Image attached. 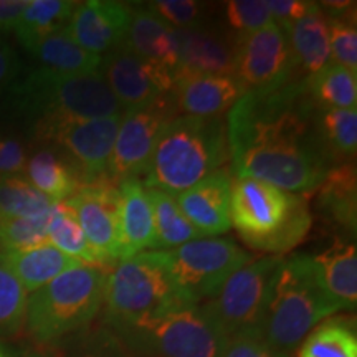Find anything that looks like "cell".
Listing matches in <instances>:
<instances>
[{"label": "cell", "instance_id": "32", "mask_svg": "<svg viewBox=\"0 0 357 357\" xmlns=\"http://www.w3.org/2000/svg\"><path fill=\"white\" fill-rule=\"evenodd\" d=\"M321 139L336 162H351L357 151V109L318 108Z\"/></svg>", "mask_w": 357, "mask_h": 357}, {"label": "cell", "instance_id": "3", "mask_svg": "<svg viewBox=\"0 0 357 357\" xmlns=\"http://www.w3.org/2000/svg\"><path fill=\"white\" fill-rule=\"evenodd\" d=\"M230 222L250 248L281 257L311 230L305 195L289 194L253 177L231 178Z\"/></svg>", "mask_w": 357, "mask_h": 357}, {"label": "cell", "instance_id": "26", "mask_svg": "<svg viewBox=\"0 0 357 357\" xmlns=\"http://www.w3.org/2000/svg\"><path fill=\"white\" fill-rule=\"evenodd\" d=\"M318 189L319 211H324L326 215L333 218L339 227L354 234L357 222L354 164L342 162L334 166Z\"/></svg>", "mask_w": 357, "mask_h": 357}, {"label": "cell", "instance_id": "20", "mask_svg": "<svg viewBox=\"0 0 357 357\" xmlns=\"http://www.w3.org/2000/svg\"><path fill=\"white\" fill-rule=\"evenodd\" d=\"M119 190V261L154 248V213L146 187L139 178L118 184Z\"/></svg>", "mask_w": 357, "mask_h": 357}, {"label": "cell", "instance_id": "21", "mask_svg": "<svg viewBox=\"0 0 357 357\" xmlns=\"http://www.w3.org/2000/svg\"><path fill=\"white\" fill-rule=\"evenodd\" d=\"M123 45L144 60L176 75L178 68L177 30L149 7L132 8L131 22Z\"/></svg>", "mask_w": 357, "mask_h": 357}, {"label": "cell", "instance_id": "40", "mask_svg": "<svg viewBox=\"0 0 357 357\" xmlns=\"http://www.w3.org/2000/svg\"><path fill=\"white\" fill-rule=\"evenodd\" d=\"M222 357H291V354L268 344L260 334H240L229 339Z\"/></svg>", "mask_w": 357, "mask_h": 357}, {"label": "cell", "instance_id": "8", "mask_svg": "<svg viewBox=\"0 0 357 357\" xmlns=\"http://www.w3.org/2000/svg\"><path fill=\"white\" fill-rule=\"evenodd\" d=\"M137 352L151 357H222L229 337L204 306L164 312L121 331Z\"/></svg>", "mask_w": 357, "mask_h": 357}, {"label": "cell", "instance_id": "9", "mask_svg": "<svg viewBox=\"0 0 357 357\" xmlns=\"http://www.w3.org/2000/svg\"><path fill=\"white\" fill-rule=\"evenodd\" d=\"M283 257H263L235 271L204 305L227 337L260 334L276 268Z\"/></svg>", "mask_w": 357, "mask_h": 357}, {"label": "cell", "instance_id": "36", "mask_svg": "<svg viewBox=\"0 0 357 357\" xmlns=\"http://www.w3.org/2000/svg\"><path fill=\"white\" fill-rule=\"evenodd\" d=\"M29 293L0 263V336L19 331L25 321Z\"/></svg>", "mask_w": 357, "mask_h": 357}, {"label": "cell", "instance_id": "43", "mask_svg": "<svg viewBox=\"0 0 357 357\" xmlns=\"http://www.w3.org/2000/svg\"><path fill=\"white\" fill-rule=\"evenodd\" d=\"M29 0H0V32L15 30Z\"/></svg>", "mask_w": 357, "mask_h": 357}, {"label": "cell", "instance_id": "25", "mask_svg": "<svg viewBox=\"0 0 357 357\" xmlns=\"http://www.w3.org/2000/svg\"><path fill=\"white\" fill-rule=\"evenodd\" d=\"M25 178L53 202L68 200L83 184L75 164L63 153L40 149L26 160Z\"/></svg>", "mask_w": 357, "mask_h": 357}, {"label": "cell", "instance_id": "4", "mask_svg": "<svg viewBox=\"0 0 357 357\" xmlns=\"http://www.w3.org/2000/svg\"><path fill=\"white\" fill-rule=\"evenodd\" d=\"M336 311L341 310L319 284L312 257L306 253L283 257L276 268L261 337L278 351L291 354L316 326Z\"/></svg>", "mask_w": 357, "mask_h": 357}, {"label": "cell", "instance_id": "13", "mask_svg": "<svg viewBox=\"0 0 357 357\" xmlns=\"http://www.w3.org/2000/svg\"><path fill=\"white\" fill-rule=\"evenodd\" d=\"M298 66L287 33L278 24L236 42L234 77L243 91H273L293 82Z\"/></svg>", "mask_w": 357, "mask_h": 357}, {"label": "cell", "instance_id": "24", "mask_svg": "<svg viewBox=\"0 0 357 357\" xmlns=\"http://www.w3.org/2000/svg\"><path fill=\"white\" fill-rule=\"evenodd\" d=\"M284 33L288 37L296 66L305 70L307 77L333 61L328 15L319 3L314 2L311 10L284 30Z\"/></svg>", "mask_w": 357, "mask_h": 357}, {"label": "cell", "instance_id": "11", "mask_svg": "<svg viewBox=\"0 0 357 357\" xmlns=\"http://www.w3.org/2000/svg\"><path fill=\"white\" fill-rule=\"evenodd\" d=\"M177 116L178 109L171 93L124 109L108 166L111 181L119 184L128 178H141L159 136Z\"/></svg>", "mask_w": 357, "mask_h": 357}, {"label": "cell", "instance_id": "12", "mask_svg": "<svg viewBox=\"0 0 357 357\" xmlns=\"http://www.w3.org/2000/svg\"><path fill=\"white\" fill-rule=\"evenodd\" d=\"M123 113L96 119H61L37 126L35 134L40 139L60 147V153H63L78 169L84 184L108 176Z\"/></svg>", "mask_w": 357, "mask_h": 357}, {"label": "cell", "instance_id": "33", "mask_svg": "<svg viewBox=\"0 0 357 357\" xmlns=\"http://www.w3.org/2000/svg\"><path fill=\"white\" fill-rule=\"evenodd\" d=\"M298 357H357V336L347 319H328L303 341Z\"/></svg>", "mask_w": 357, "mask_h": 357}, {"label": "cell", "instance_id": "2", "mask_svg": "<svg viewBox=\"0 0 357 357\" xmlns=\"http://www.w3.org/2000/svg\"><path fill=\"white\" fill-rule=\"evenodd\" d=\"M230 160L227 121L177 116L159 136L139 181L147 189L176 195L190 189Z\"/></svg>", "mask_w": 357, "mask_h": 357}, {"label": "cell", "instance_id": "14", "mask_svg": "<svg viewBox=\"0 0 357 357\" xmlns=\"http://www.w3.org/2000/svg\"><path fill=\"white\" fill-rule=\"evenodd\" d=\"M65 202L73 211L102 270L118 265V184L111 181L108 176L84 182Z\"/></svg>", "mask_w": 357, "mask_h": 357}, {"label": "cell", "instance_id": "34", "mask_svg": "<svg viewBox=\"0 0 357 357\" xmlns=\"http://www.w3.org/2000/svg\"><path fill=\"white\" fill-rule=\"evenodd\" d=\"M55 205L22 176L0 174V218H26L50 212Z\"/></svg>", "mask_w": 357, "mask_h": 357}, {"label": "cell", "instance_id": "19", "mask_svg": "<svg viewBox=\"0 0 357 357\" xmlns=\"http://www.w3.org/2000/svg\"><path fill=\"white\" fill-rule=\"evenodd\" d=\"M235 77L225 75H178L174 77L171 95L178 111L197 118H218L243 95Z\"/></svg>", "mask_w": 357, "mask_h": 357}, {"label": "cell", "instance_id": "22", "mask_svg": "<svg viewBox=\"0 0 357 357\" xmlns=\"http://www.w3.org/2000/svg\"><path fill=\"white\" fill-rule=\"evenodd\" d=\"M0 263L20 281L26 293L37 291L56 276L65 273L66 270L83 266L82 261L65 255L52 243H43L25 250L0 252Z\"/></svg>", "mask_w": 357, "mask_h": 357}, {"label": "cell", "instance_id": "6", "mask_svg": "<svg viewBox=\"0 0 357 357\" xmlns=\"http://www.w3.org/2000/svg\"><path fill=\"white\" fill-rule=\"evenodd\" d=\"M106 319L119 333L164 312L195 305L178 287L158 252L121 260L105 283Z\"/></svg>", "mask_w": 357, "mask_h": 357}, {"label": "cell", "instance_id": "29", "mask_svg": "<svg viewBox=\"0 0 357 357\" xmlns=\"http://www.w3.org/2000/svg\"><path fill=\"white\" fill-rule=\"evenodd\" d=\"M307 95L318 108L352 109L357 105V73L336 61L305 77Z\"/></svg>", "mask_w": 357, "mask_h": 357}, {"label": "cell", "instance_id": "41", "mask_svg": "<svg viewBox=\"0 0 357 357\" xmlns=\"http://www.w3.org/2000/svg\"><path fill=\"white\" fill-rule=\"evenodd\" d=\"M26 151L20 139L12 136H0V174L20 176L25 172Z\"/></svg>", "mask_w": 357, "mask_h": 357}, {"label": "cell", "instance_id": "35", "mask_svg": "<svg viewBox=\"0 0 357 357\" xmlns=\"http://www.w3.org/2000/svg\"><path fill=\"white\" fill-rule=\"evenodd\" d=\"M50 217L52 211L37 217L0 218V248L2 252L33 248L48 243Z\"/></svg>", "mask_w": 357, "mask_h": 357}, {"label": "cell", "instance_id": "16", "mask_svg": "<svg viewBox=\"0 0 357 357\" xmlns=\"http://www.w3.org/2000/svg\"><path fill=\"white\" fill-rule=\"evenodd\" d=\"M132 8L113 0H88L78 3L65 30L78 47L93 55L109 53L126 38Z\"/></svg>", "mask_w": 357, "mask_h": 357}, {"label": "cell", "instance_id": "45", "mask_svg": "<svg viewBox=\"0 0 357 357\" xmlns=\"http://www.w3.org/2000/svg\"><path fill=\"white\" fill-rule=\"evenodd\" d=\"M83 357H121L118 351H116L114 346L111 344H101L100 347H96L95 351L88 352Z\"/></svg>", "mask_w": 357, "mask_h": 357}, {"label": "cell", "instance_id": "44", "mask_svg": "<svg viewBox=\"0 0 357 357\" xmlns=\"http://www.w3.org/2000/svg\"><path fill=\"white\" fill-rule=\"evenodd\" d=\"M19 70L20 63L15 52L0 40V88L12 83L19 75Z\"/></svg>", "mask_w": 357, "mask_h": 357}, {"label": "cell", "instance_id": "15", "mask_svg": "<svg viewBox=\"0 0 357 357\" xmlns=\"http://www.w3.org/2000/svg\"><path fill=\"white\" fill-rule=\"evenodd\" d=\"M101 75L123 109L136 108L172 91L174 75L121 47L102 56Z\"/></svg>", "mask_w": 357, "mask_h": 357}, {"label": "cell", "instance_id": "42", "mask_svg": "<svg viewBox=\"0 0 357 357\" xmlns=\"http://www.w3.org/2000/svg\"><path fill=\"white\" fill-rule=\"evenodd\" d=\"M265 6L273 17L275 24H278L284 32L294 22L305 17L314 6V2H307V0H266Z\"/></svg>", "mask_w": 357, "mask_h": 357}, {"label": "cell", "instance_id": "30", "mask_svg": "<svg viewBox=\"0 0 357 357\" xmlns=\"http://www.w3.org/2000/svg\"><path fill=\"white\" fill-rule=\"evenodd\" d=\"M154 213V248L171 250L181 245L205 238L182 213L176 202V197L162 190L147 189Z\"/></svg>", "mask_w": 357, "mask_h": 357}, {"label": "cell", "instance_id": "39", "mask_svg": "<svg viewBox=\"0 0 357 357\" xmlns=\"http://www.w3.org/2000/svg\"><path fill=\"white\" fill-rule=\"evenodd\" d=\"M149 8L176 30L200 25L205 10L204 3L195 0H155L149 3Z\"/></svg>", "mask_w": 357, "mask_h": 357}, {"label": "cell", "instance_id": "7", "mask_svg": "<svg viewBox=\"0 0 357 357\" xmlns=\"http://www.w3.org/2000/svg\"><path fill=\"white\" fill-rule=\"evenodd\" d=\"M105 270L77 266L66 270L26 300V329L40 342H53L91 323L105 298Z\"/></svg>", "mask_w": 357, "mask_h": 357}, {"label": "cell", "instance_id": "46", "mask_svg": "<svg viewBox=\"0 0 357 357\" xmlns=\"http://www.w3.org/2000/svg\"><path fill=\"white\" fill-rule=\"evenodd\" d=\"M0 357H19L15 354V352H13L10 347H7L6 344H2V342H0Z\"/></svg>", "mask_w": 357, "mask_h": 357}, {"label": "cell", "instance_id": "31", "mask_svg": "<svg viewBox=\"0 0 357 357\" xmlns=\"http://www.w3.org/2000/svg\"><path fill=\"white\" fill-rule=\"evenodd\" d=\"M48 243L63 252L65 255L77 258L83 265L101 268L77 217L65 200L63 202H55L52 208L50 225H48Z\"/></svg>", "mask_w": 357, "mask_h": 357}, {"label": "cell", "instance_id": "17", "mask_svg": "<svg viewBox=\"0 0 357 357\" xmlns=\"http://www.w3.org/2000/svg\"><path fill=\"white\" fill-rule=\"evenodd\" d=\"M231 178L230 169L222 167L176 195L178 208L205 238L227 234L231 229Z\"/></svg>", "mask_w": 357, "mask_h": 357}, {"label": "cell", "instance_id": "27", "mask_svg": "<svg viewBox=\"0 0 357 357\" xmlns=\"http://www.w3.org/2000/svg\"><path fill=\"white\" fill-rule=\"evenodd\" d=\"M29 53L38 58L42 68L63 75H86L101 70L102 56L78 47L65 29L47 35Z\"/></svg>", "mask_w": 357, "mask_h": 357}, {"label": "cell", "instance_id": "5", "mask_svg": "<svg viewBox=\"0 0 357 357\" xmlns=\"http://www.w3.org/2000/svg\"><path fill=\"white\" fill-rule=\"evenodd\" d=\"M17 111L33 119L35 128L61 119H96L123 113L101 71L63 75L40 68L13 84Z\"/></svg>", "mask_w": 357, "mask_h": 357}, {"label": "cell", "instance_id": "1", "mask_svg": "<svg viewBox=\"0 0 357 357\" xmlns=\"http://www.w3.org/2000/svg\"><path fill=\"white\" fill-rule=\"evenodd\" d=\"M318 106L305 78L273 91H247L227 114L231 176L265 181L306 195L337 162L318 129Z\"/></svg>", "mask_w": 357, "mask_h": 357}, {"label": "cell", "instance_id": "38", "mask_svg": "<svg viewBox=\"0 0 357 357\" xmlns=\"http://www.w3.org/2000/svg\"><path fill=\"white\" fill-rule=\"evenodd\" d=\"M225 20L236 42L273 24V17L263 0H230L225 2Z\"/></svg>", "mask_w": 357, "mask_h": 357}, {"label": "cell", "instance_id": "28", "mask_svg": "<svg viewBox=\"0 0 357 357\" xmlns=\"http://www.w3.org/2000/svg\"><path fill=\"white\" fill-rule=\"evenodd\" d=\"M77 6L78 2L71 0H29L13 32L30 52L47 35L65 29Z\"/></svg>", "mask_w": 357, "mask_h": 357}, {"label": "cell", "instance_id": "23", "mask_svg": "<svg viewBox=\"0 0 357 357\" xmlns=\"http://www.w3.org/2000/svg\"><path fill=\"white\" fill-rule=\"evenodd\" d=\"M316 276L339 310H354L357 303V250L354 243L337 242L312 257Z\"/></svg>", "mask_w": 357, "mask_h": 357}, {"label": "cell", "instance_id": "10", "mask_svg": "<svg viewBox=\"0 0 357 357\" xmlns=\"http://www.w3.org/2000/svg\"><path fill=\"white\" fill-rule=\"evenodd\" d=\"M178 287L195 305L215 296L235 271L252 255L231 238H199L171 250H155Z\"/></svg>", "mask_w": 357, "mask_h": 357}, {"label": "cell", "instance_id": "37", "mask_svg": "<svg viewBox=\"0 0 357 357\" xmlns=\"http://www.w3.org/2000/svg\"><path fill=\"white\" fill-rule=\"evenodd\" d=\"M331 60L357 73V29L356 17L347 10L328 17Z\"/></svg>", "mask_w": 357, "mask_h": 357}, {"label": "cell", "instance_id": "18", "mask_svg": "<svg viewBox=\"0 0 357 357\" xmlns=\"http://www.w3.org/2000/svg\"><path fill=\"white\" fill-rule=\"evenodd\" d=\"M178 75H225L234 77L236 40L231 33L200 24L177 30Z\"/></svg>", "mask_w": 357, "mask_h": 357}]
</instances>
